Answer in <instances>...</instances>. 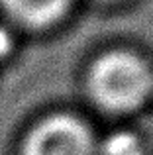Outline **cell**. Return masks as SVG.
<instances>
[{"label":"cell","mask_w":153,"mask_h":155,"mask_svg":"<svg viewBox=\"0 0 153 155\" xmlns=\"http://www.w3.org/2000/svg\"><path fill=\"white\" fill-rule=\"evenodd\" d=\"M88 92L108 112H132L143 106L153 92V71L135 53H104L90 67Z\"/></svg>","instance_id":"obj_1"},{"label":"cell","mask_w":153,"mask_h":155,"mask_svg":"<svg viewBox=\"0 0 153 155\" xmlns=\"http://www.w3.org/2000/svg\"><path fill=\"white\" fill-rule=\"evenodd\" d=\"M96 145L86 124L69 114L39 122L22 145V155H94Z\"/></svg>","instance_id":"obj_2"},{"label":"cell","mask_w":153,"mask_h":155,"mask_svg":"<svg viewBox=\"0 0 153 155\" xmlns=\"http://www.w3.org/2000/svg\"><path fill=\"white\" fill-rule=\"evenodd\" d=\"M73 0H2L12 18L30 28H47L61 20Z\"/></svg>","instance_id":"obj_3"},{"label":"cell","mask_w":153,"mask_h":155,"mask_svg":"<svg viewBox=\"0 0 153 155\" xmlns=\"http://www.w3.org/2000/svg\"><path fill=\"white\" fill-rule=\"evenodd\" d=\"M100 155H143V145L135 134L114 132L102 141Z\"/></svg>","instance_id":"obj_4"},{"label":"cell","mask_w":153,"mask_h":155,"mask_svg":"<svg viewBox=\"0 0 153 155\" xmlns=\"http://www.w3.org/2000/svg\"><path fill=\"white\" fill-rule=\"evenodd\" d=\"M10 49H12V35L8 30L0 28V59L6 57L10 53Z\"/></svg>","instance_id":"obj_5"}]
</instances>
